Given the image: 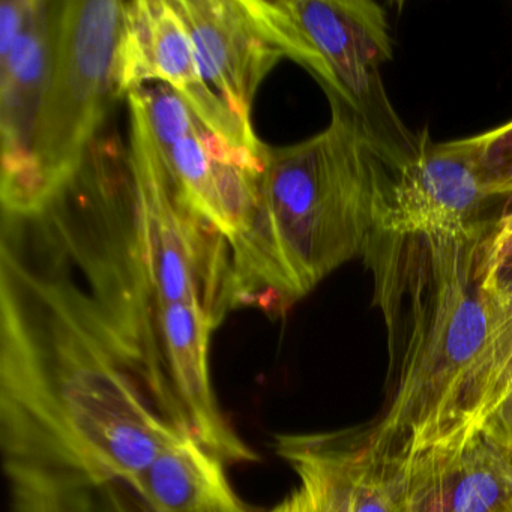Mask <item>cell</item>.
<instances>
[{"label":"cell","mask_w":512,"mask_h":512,"mask_svg":"<svg viewBox=\"0 0 512 512\" xmlns=\"http://www.w3.org/2000/svg\"><path fill=\"white\" fill-rule=\"evenodd\" d=\"M275 451L298 485L269 512H401L400 454L374 442L370 430L287 434Z\"/></svg>","instance_id":"9c48e42d"},{"label":"cell","mask_w":512,"mask_h":512,"mask_svg":"<svg viewBox=\"0 0 512 512\" xmlns=\"http://www.w3.org/2000/svg\"><path fill=\"white\" fill-rule=\"evenodd\" d=\"M145 119L158 154L191 205L235 244L259 205L265 157L212 133L166 83H142L127 95Z\"/></svg>","instance_id":"8992f818"},{"label":"cell","mask_w":512,"mask_h":512,"mask_svg":"<svg viewBox=\"0 0 512 512\" xmlns=\"http://www.w3.org/2000/svg\"><path fill=\"white\" fill-rule=\"evenodd\" d=\"M269 43L307 68L328 97L352 110L380 148L407 151L416 137L401 124L383 88L394 58L388 13L371 0H245Z\"/></svg>","instance_id":"277c9868"},{"label":"cell","mask_w":512,"mask_h":512,"mask_svg":"<svg viewBox=\"0 0 512 512\" xmlns=\"http://www.w3.org/2000/svg\"><path fill=\"white\" fill-rule=\"evenodd\" d=\"M485 190L494 197H512V121L467 137Z\"/></svg>","instance_id":"9a60e30c"},{"label":"cell","mask_w":512,"mask_h":512,"mask_svg":"<svg viewBox=\"0 0 512 512\" xmlns=\"http://www.w3.org/2000/svg\"><path fill=\"white\" fill-rule=\"evenodd\" d=\"M511 371L512 289L499 293V316L493 332L458 386L442 430L433 442L475 433L482 419L493 409L497 392Z\"/></svg>","instance_id":"5bb4252c"},{"label":"cell","mask_w":512,"mask_h":512,"mask_svg":"<svg viewBox=\"0 0 512 512\" xmlns=\"http://www.w3.org/2000/svg\"><path fill=\"white\" fill-rule=\"evenodd\" d=\"M493 289L497 295L512 289V265L494 280Z\"/></svg>","instance_id":"ac0fdd59"},{"label":"cell","mask_w":512,"mask_h":512,"mask_svg":"<svg viewBox=\"0 0 512 512\" xmlns=\"http://www.w3.org/2000/svg\"><path fill=\"white\" fill-rule=\"evenodd\" d=\"M53 65L32 140L31 208L86 160L124 83L125 2H52Z\"/></svg>","instance_id":"3957f363"},{"label":"cell","mask_w":512,"mask_h":512,"mask_svg":"<svg viewBox=\"0 0 512 512\" xmlns=\"http://www.w3.org/2000/svg\"><path fill=\"white\" fill-rule=\"evenodd\" d=\"M511 391H512V371H511V373H509V376L506 377L505 382L502 383V386H500L499 392H497L496 401H494L493 409H494V407L497 406V404L500 403V400H502V398L505 397V395H508L509 392H511ZM493 409H491V410H493ZM491 410H490V412H491Z\"/></svg>","instance_id":"d6986e66"},{"label":"cell","mask_w":512,"mask_h":512,"mask_svg":"<svg viewBox=\"0 0 512 512\" xmlns=\"http://www.w3.org/2000/svg\"><path fill=\"white\" fill-rule=\"evenodd\" d=\"M329 101L326 130L266 151L253 223L232 245L238 308L286 314L335 269L364 256L376 232L382 151L352 110Z\"/></svg>","instance_id":"7a4b0ae2"},{"label":"cell","mask_w":512,"mask_h":512,"mask_svg":"<svg viewBox=\"0 0 512 512\" xmlns=\"http://www.w3.org/2000/svg\"><path fill=\"white\" fill-rule=\"evenodd\" d=\"M398 454L401 512H512V451L481 431Z\"/></svg>","instance_id":"8fae6325"},{"label":"cell","mask_w":512,"mask_h":512,"mask_svg":"<svg viewBox=\"0 0 512 512\" xmlns=\"http://www.w3.org/2000/svg\"><path fill=\"white\" fill-rule=\"evenodd\" d=\"M182 434L131 370L92 293L2 247L0 443L11 512L136 484Z\"/></svg>","instance_id":"6da1fadb"},{"label":"cell","mask_w":512,"mask_h":512,"mask_svg":"<svg viewBox=\"0 0 512 512\" xmlns=\"http://www.w3.org/2000/svg\"><path fill=\"white\" fill-rule=\"evenodd\" d=\"M155 512H250L227 481L224 463L190 434L157 455L140 476Z\"/></svg>","instance_id":"4fadbf2b"},{"label":"cell","mask_w":512,"mask_h":512,"mask_svg":"<svg viewBox=\"0 0 512 512\" xmlns=\"http://www.w3.org/2000/svg\"><path fill=\"white\" fill-rule=\"evenodd\" d=\"M128 107V163L149 307L188 305L220 326L236 310L229 239L191 205L167 172L142 113L133 103Z\"/></svg>","instance_id":"5b68a950"},{"label":"cell","mask_w":512,"mask_h":512,"mask_svg":"<svg viewBox=\"0 0 512 512\" xmlns=\"http://www.w3.org/2000/svg\"><path fill=\"white\" fill-rule=\"evenodd\" d=\"M482 272L493 287L494 280L512 265V206L503 209L482 241Z\"/></svg>","instance_id":"2e32d148"},{"label":"cell","mask_w":512,"mask_h":512,"mask_svg":"<svg viewBox=\"0 0 512 512\" xmlns=\"http://www.w3.org/2000/svg\"><path fill=\"white\" fill-rule=\"evenodd\" d=\"M127 31L124 43L125 92L145 82L166 83L191 107L197 118L221 139L238 149L265 157L251 125L238 118L200 73L190 35L170 0L125 2Z\"/></svg>","instance_id":"30bf717a"},{"label":"cell","mask_w":512,"mask_h":512,"mask_svg":"<svg viewBox=\"0 0 512 512\" xmlns=\"http://www.w3.org/2000/svg\"><path fill=\"white\" fill-rule=\"evenodd\" d=\"M500 199L482 185L469 139L437 143L424 130L403 154L383 155L376 230L484 232L502 215Z\"/></svg>","instance_id":"52a82bcc"},{"label":"cell","mask_w":512,"mask_h":512,"mask_svg":"<svg viewBox=\"0 0 512 512\" xmlns=\"http://www.w3.org/2000/svg\"><path fill=\"white\" fill-rule=\"evenodd\" d=\"M52 2H0V133L2 208L28 211L32 188V140L50 85L53 65Z\"/></svg>","instance_id":"ba28073f"},{"label":"cell","mask_w":512,"mask_h":512,"mask_svg":"<svg viewBox=\"0 0 512 512\" xmlns=\"http://www.w3.org/2000/svg\"><path fill=\"white\" fill-rule=\"evenodd\" d=\"M181 17L203 80L245 124L254 95L283 53L269 43L245 0H170Z\"/></svg>","instance_id":"7c38bea8"},{"label":"cell","mask_w":512,"mask_h":512,"mask_svg":"<svg viewBox=\"0 0 512 512\" xmlns=\"http://www.w3.org/2000/svg\"><path fill=\"white\" fill-rule=\"evenodd\" d=\"M476 431L512 451V391L482 419Z\"/></svg>","instance_id":"e0dca14e"}]
</instances>
